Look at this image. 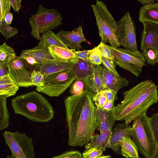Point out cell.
I'll return each instance as SVG.
<instances>
[{
    "mask_svg": "<svg viewBox=\"0 0 158 158\" xmlns=\"http://www.w3.org/2000/svg\"><path fill=\"white\" fill-rule=\"evenodd\" d=\"M93 94L89 88H86L81 93L72 95L64 100L69 146L85 145L97 128V107Z\"/></svg>",
    "mask_w": 158,
    "mask_h": 158,
    "instance_id": "cell-1",
    "label": "cell"
},
{
    "mask_svg": "<svg viewBox=\"0 0 158 158\" xmlns=\"http://www.w3.org/2000/svg\"><path fill=\"white\" fill-rule=\"evenodd\" d=\"M157 88L158 85L152 80H148L125 91L123 100L113 108L116 120L124 121L129 125L146 112L158 101Z\"/></svg>",
    "mask_w": 158,
    "mask_h": 158,
    "instance_id": "cell-2",
    "label": "cell"
},
{
    "mask_svg": "<svg viewBox=\"0 0 158 158\" xmlns=\"http://www.w3.org/2000/svg\"><path fill=\"white\" fill-rule=\"evenodd\" d=\"M11 106L15 113L35 122H47L54 115L53 107L48 100L35 90L14 98Z\"/></svg>",
    "mask_w": 158,
    "mask_h": 158,
    "instance_id": "cell-3",
    "label": "cell"
},
{
    "mask_svg": "<svg viewBox=\"0 0 158 158\" xmlns=\"http://www.w3.org/2000/svg\"><path fill=\"white\" fill-rule=\"evenodd\" d=\"M131 136L139 151L146 158H152L158 143L146 112L133 121Z\"/></svg>",
    "mask_w": 158,
    "mask_h": 158,
    "instance_id": "cell-4",
    "label": "cell"
},
{
    "mask_svg": "<svg viewBox=\"0 0 158 158\" xmlns=\"http://www.w3.org/2000/svg\"><path fill=\"white\" fill-rule=\"evenodd\" d=\"M95 16L101 41L109 43L114 48L120 45L116 39L115 32L116 22L103 2L97 1L91 5Z\"/></svg>",
    "mask_w": 158,
    "mask_h": 158,
    "instance_id": "cell-5",
    "label": "cell"
},
{
    "mask_svg": "<svg viewBox=\"0 0 158 158\" xmlns=\"http://www.w3.org/2000/svg\"><path fill=\"white\" fill-rule=\"evenodd\" d=\"M61 15L57 10L48 9L40 4L37 13L31 15L29 19L31 35L40 40L41 34H43L62 24Z\"/></svg>",
    "mask_w": 158,
    "mask_h": 158,
    "instance_id": "cell-6",
    "label": "cell"
},
{
    "mask_svg": "<svg viewBox=\"0 0 158 158\" xmlns=\"http://www.w3.org/2000/svg\"><path fill=\"white\" fill-rule=\"evenodd\" d=\"M73 68L44 76L43 85L36 90L50 97H57L69 88L76 79Z\"/></svg>",
    "mask_w": 158,
    "mask_h": 158,
    "instance_id": "cell-7",
    "label": "cell"
},
{
    "mask_svg": "<svg viewBox=\"0 0 158 158\" xmlns=\"http://www.w3.org/2000/svg\"><path fill=\"white\" fill-rule=\"evenodd\" d=\"M114 57L115 64L126 69L137 77L141 73L142 68L146 66V60L143 53L139 51L132 52L126 49L113 47L107 45Z\"/></svg>",
    "mask_w": 158,
    "mask_h": 158,
    "instance_id": "cell-8",
    "label": "cell"
},
{
    "mask_svg": "<svg viewBox=\"0 0 158 158\" xmlns=\"http://www.w3.org/2000/svg\"><path fill=\"white\" fill-rule=\"evenodd\" d=\"M5 141L9 147L13 158H35L32 139L25 133L18 131H5L3 133Z\"/></svg>",
    "mask_w": 158,
    "mask_h": 158,
    "instance_id": "cell-9",
    "label": "cell"
},
{
    "mask_svg": "<svg viewBox=\"0 0 158 158\" xmlns=\"http://www.w3.org/2000/svg\"><path fill=\"white\" fill-rule=\"evenodd\" d=\"M115 35L119 44L129 51H139L136 40L135 27L133 19L129 12L116 22Z\"/></svg>",
    "mask_w": 158,
    "mask_h": 158,
    "instance_id": "cell-10",
    "label": "cell"
},
{
    "mask_svg": "<svg viewBox=\"0 0 158 158\" xmlns=\"http://www.w3.org/2000/svg\"><path fill=\"white\" fill-rule=\"evenodd\" d=\"M9 73L14 82L19 87L34 86L31 75L34 70L19 57L15 56L8 64Z\"/></svg>",
    "mask_w": 158,
    "mask_h": 158,
    "instance_id": "cell-11",
    "label": "cell"
},
{
    "mask_svg": "<svg viewBox=\"0 0 158 158\" xmlns=\"http://www.w3.org/2000/svg\"><path fill=\"white\" fill-rule=\"evenodd\" d=\"M143 30L141 36L140 49L142 51L148 48L158 51V24L148 21H143Z\"/></svg>",
    "mask_w": 158,
    "mask_h": 158,
    "instance_id": "cell-12",
    "label": "cell"
},
{
    "mask_svg": "<svg viewBox=\"0 0 158 158\" xmlns=\"http://www.w3.org/2000/svg\"><path fill=\"white\" fill-rule=\"evenodd\" d=\"M94 65L89 61L77 58L73 70L76 79L83 81L86 87L91 90L93 85Z\"/></svg>",
    "mask_w": 158,
    "mask_h": 158,
    "instance_id": "cell-13",
    "label": "cell"
},
{
    "mask_svg": "<svg viewBox=\"0 0 158 158\" xmlns=\"http://www.w3.org/2000/svg\"><path fill=\"white\" fill-rule=\"evenodd\" d=\"M56 34L65 45L72 49L79 50L82 48L81 43H88L84 35L82 27L80 26L72 31H60Z\"/></svg>",
    "mask_w": 158,
    "mask_h": 158,
    "instance_id": "cell-14",
    "label": "cell"
},
{
    "mask_svg": "<svg viewBox=\"0 0 158 158\" xmlns=\"http://www.w3.org/2000/svg\"><path fill=\"white\" fill-rule=\"evenodd\" d=\"M131 127L125 123H118L112 130L111 136L106 148H111L114 152L121 155L120 141L123 137L131 138Z\"/></svg>",
    "mask_w": 158,
    "mask_h": 158,
    "instance_id": "cell-15",
    "label": "cell"
},
{
    "mask_svg": "<svg viewBox=\"0 0 158 158\" xmlns=\"http://www.w3.org/2000/svg\"><path fill=\"white\" fill-rule=\"evenodd\" d=\"M96 118L97 128L100 132L112 130L116 121L113 109L107 110L102 108H97Z\"/></svg>",
    "mask_w": 158,
    "mask_h": 158,
    "instance_id": "cell-16",
    "label": "cell"
},
{
    "mask_svg": "<svg viewBox=\"0 0 158 158\" xmlns=\"http://www.w3.org/2000/svg\"><path fill=\"white\" fill-rule=\"evenodd\" d=\"M48 50L55 61L74 64L77 60L74 53L75 50L69 48L52 45L48 48Z\"/></svg>",
    "mask_w": 158,
    "mask_h": 158,
    "instance_id": "cell-17",
    "label": "cell"
},
{
    "mask_svg": "<svg viewBox=\"0 0 158 158\" xmlns=\"http://www.w3.org/2000/svg\"><path fill=\"white\" fill-rule=\"evenodd\" d=\"M104 72L106 89L114 90L117 93L122 88L128 86L129 81L126 78L120 76H116L105 68Z\"/></svg>",
    "mask_w": 158,
    "mask_h": 158,
    "instance_id": "cell-18",
    "label": "cell"
},
{
    "mask_svg": "<svg viewBox=\"0 0 158 158\" xmlns=\"http://www.w3.org/2000/svg\"><path fill=\"white\" fill-rule=\"evenodd\" d=\"M112 130H107L100 132L99 134L93 135L90 141L85 145L86 149L95 147L106 150L110 139Z\"/></svg>",
    "mask_w": 158,
    "mask_h": 158,
    "instance_id": "cell-19",
    "label": "cell"
},
{
    "mask_svg": "<svg viewBox=\"0 0 158 158\" xmlns=\"http://www.w3.org/2000/svg\"><path fill=\"white\" fill-rule=\"evenodd\" d=\"M139 20L141 22L148 21L158 24V2L141 7L139 11Z\"/></svg>",
    "mask_w": 158,
    "mask_h": 158,
    "instance_id": "cell-20",
    "label": "cell"
},
{
    "mask_svg": "<svg viewBox=\"0 0 158 158\" xmlns=\"http://www.w3.org/2000/svg\"><path fill=\"white\" fill-rule=\"evenodd\" d=\"M73 63L55 61L41 64L38 71L44 76L72 69Z\"/></svg>",
    "mask_w": 158,
    "mask_h": 158,
    "instance_id": "cell-21",
    "label": "cell"
},
{
    "mask_svg": "<svg viewBox=\"0 0 158 158\" xmlns=\"http://www.w3.org/2000/svg\"><path fill=\"white\" fill-rule=\"evenodd\" d=\"M21 53L31 56L41 64L55 61L48 50L38 46L32 49L22 50Z\"/></svg>",
    "mask_w": 158,
    "mask_h": 158,
    "instance_id": "cell-22",
    "label": "cell"
},
{
    "mask_svg": "<svg viewBox=\"0 0 158 158\" xmlns=\"http://www.w3.org/2000/svg\"><path fill=\"white\" fill-rule=\"evenodd\" d=\"M19 87L14 82L9 74L0 77V96L7 98L14 96Z\"/></svg>",
    "mask_w": 158,
    "mask_h": 158,
    "instance_id": "cell-23",
    "label": "cell"
},
{
    "mask_svg": "<svg viewBox=\"0 0 158 158\" xmlns=\"http://www.w3.org/2000/svg\"><path fill=\"white\" fill-rule=\"evenodd\" d=\"M93 85L91 90L94 94L106 89L105 82L104 67L99 65H94Z\"/></svg>",
    "mask_w": 158,
    "mask_h": 158,
    "instance_id": "cell-24",
    "label": "cell"
},
{
    "mask_svg": "<svg viewBox=\"0 0 158 158\" xmlns=\"http://www.w3.org/2000/svg\"><path fill=\"white\" fill-rule=\"evenodd\" d=\"M52 45L68 48L63 43L56 34L50 30L41 36L38 46L48 50V48Z\"/></svg>",
    "mask_w": 158,
    "mask_h": 158,
    "instance_id": "cell-25",
    "label": "cell"
},
{
    "mask_svg": "<svg viewBox=\"0 0 158 158\" xmlns=\"http://www.w3.org/2000/svg\"><path fill=\"white\" fill-rule=\"evenodd\" d=\"M121 155L127 158H135L138 155V150L131 138L123 137L119 142Z\"/></svg>",
    "mask_w": 158,
    "mask_h": 158,
    "instance_id": "cell-26",
    "label": "cell"
},
{
    "mask_svg": "<svg viewBox=\"0 0 158 158\" xmlns=\"http://www.w3.org/2000/svg\"><path fill=\"white\" fill-rule=\"evenodd\" d=\"M7 97L0 96V130L6 128L9 124V116L7 106Z\"/></svg>",
    "mask_w": 158,
    "mask_h": 158,
    "instance_id": "cell-27",
    "label": "cell"
},
{
    "mask_svg": "<svg viewBox=\"0 0 158 158\" xmlns=\"http://www.w3.org/2000/svg\"><path fill=\"white\" fill-rule=\"evenodd\" d=\"M16 56L13 49L9 46L5 42L0 46V62L8 64L9 62Z\"/></svg>",
    "mask_w": 158,
    "mask_h": 158,
    "instance_id": "cell-28",
    "label": "cell"
},
{
    "mask_svg": "<svg viewBox=\"0 0 158 158\" xmlns=\"http://www.w3.org/2000/svg\"><path fill=\"white\" fill-rule=\"evenodd\" d=\"M147 63L154 65L158 63V51L151 48H148L143 51Z\"/></svg>",
    "mask_w": 158,
    "mask_h": 158,
    "instance_id": "cell-29",
    "label": "cell"
},
{
    "mask_svg": "<svg viewBox=\"0 0 158 158\" xmlns=\"http://www.w3.org/2000/svg\"><path fill=\"white\" fill-rule=\"evenodd\" d=\"M0 32L7 40L18 33V29L6 24L4 20L0 22Z\"/></svg>",
    "mask_w": 158,
    "mask_h": 158,
    "instance_id": "cell-30",
    "label": "cell"
},
{
    "mask_svg": "<svg viewBox=\"0 0 158 158\" xmlns=\"http://www.w3.org/2000/svg\"><path fill=\"white\" fill-rule=\"evenodd\" d=\"M92 99L97 108H102L107 101L106 89L95 94L93 93Z\"/></svg>",
    "mask_w": 158,
    "mask_h": 158,
    "instance_id": "cell-31",
    "label": "cell"
},
{
    "mask_svg": "<svg viewBox=\"0 0 158 158\" xmlns=\"http://www.w3.org/2000/svg\"><path fill=\"white\" fill-rule=\"evenodd\" d=\"M88 60L90 63L94 65L99 66L102 63L101 54L96 47L90 50Z\"/></svg>",
    "mask_w": 158,
    "mask_h": 158,
    "instance_id": "cell-32",
    "label": "cell"
},
{
    "mask_svg": "<svg viewBox=\"0 0 158 158\" xmlns=\"http://www.w3.org/2000/svg\"><path fill=\"white\" fill-rule=\"evenodd\" d=\"M69 92L70 94L73 95L79 94L85 89L86 86L84 82L81 80L76 79L72 83L70 87Z\"/></svg>",
    "mask_w": 158,
    "mask_h": 158,
    "instance_id": "cell-33",
    "label": "cell"
},
{
    "mask_svg": "<svg viewBox=\"0 0 158 158\" xmlns=\"http://www.w3.org/2000/svg\"><path fill=\"white\" fill-rule=\"evenodd\" d=\"M102 62L105 69L116 76H119L116 69L114 60L102 56Z\"/></svg>",
    "mask_w": 158,
    "mask_h": 158,
    "instance_id": "cell-34",
    "label": "cell"
},
{
    "mask_svg": "<svg viewBox=\"0 0 158 158\" xmlns=\"http://www.w3.org/2000/svg\"><path fill=\"white\" fill-rule=\"evenodd\" d=\"M19 57L28 65L34 70H38L42 64L33 57L27 54L21 53Z\"/></svg>",
    "mask_w": 158,
    "mask_h": 158,
    "instance_id": "cell-35",
    "label": "cell"
},
{
    "mask_svg": "<svg viewBox=\"0 0 158 158\" xmlns=\"http://www.w3.org/2000/svg\"><path fill=\"white\" fill-rule=\"evenodd\" d=\"M103 152L102 149L95 147L86 149L82 153V158H97L102 155Z\"/></svg>",
    "mask_w": 158,
    "mask_h": 158,
    "instance_id": "cell-36",
    "label": "cell"
},
{
    "mask_svg": "<svg viewBox=\"0 0 158 158\" xmlns=\"http://www.w3.org/2000/svg\"><path fill=\"white\" fill-rule=\"evenodd\" d=\"M44 76L39 71L34 70L31 75V80L34 86H41L43 85Z\"/></svg>",
    "mask_w": 158,
    "mask_h": 158,
    "instance_id": "cell-37",
    "label": "cell"
},
{
    "mask_svg": "<svg viewBox=\"0 0 158 158\" xmlns=\"http://www.w3.org/2000/svg\"><path fill=\"white\" fill-rule=\"evenodd\" d=\"M52 158H82V155L78 151H66L61 154L54 156Z\"/></svg>",
    "mask_w": 158,
    "mask_h": 158,
    "instance_id": "cell-38",
    "label": "cell"
},
{
    "mask_svg": "<svg viewBox=\"0 0 158 158\" xmlns=\"http://www.w3.org/2000/svg\"><path fill=\"white\" fill-rule=\"evenodd\" d=\"M96 47L101 53L102 56L106 58L114 60V56L105 43L101 41L100 44Z\"/></svg>",
    "mask_w": 158,
    "mask_h": 158,
    "instance_id": "cell-39",
    "label": "cell"
},
{
    "mask_svg": "<svg viewBox=\"0 0 158 158\" xmlns=\"http://www.w3.org/2000/svg\"><path fill=\"white\" fill-rule=\"evenodd\" d=\"M0 21L4 20L5 14L10 12V0H0Z\"/></svg>",
    "mask_w": 158,
    "mask_h": 158,
    "instance_id": "cell-40",
    "label": "cell"
},
{
    "mask_svg": "<svg viewBox=\"0 0 158 158\" xmlns=\"http://www.w3.org/2000/svg\"><path fill=\"white\" fill-rule=\"evenodd\" d=\"M150 118L154 135L158 143V112L153 114Z\"/></svg>",
    "mask_w": 158,
    "mask_h": 158,
    "instance_id": "cell-41",
    "label": "cell"
},
{
    "mask_svg": "<svg viewBox=\"0 0 158 158\" xmlns=\"http://www.w3.org/2000/svg\"><path fill=\"white\" fill-rule=\"evenodd\" d=\"M90 50H84L82 51H74V53L77 58L89 61L88 56Z\"/></svg>",
    "mask_w": 158,
    "mask_h": 158,
    "instance_id": "cell-42",
    "label": "cell"
},
{
    "mask_svg": "<svg viewBox=\"0 0 158 158\" xmlns=\"http://www.w3.org/2000/svg\"><path fill=\"white\" fill-rule=\"evenodd\" d=\"M9 74L8 63L0 62V77Z\"/></svg>",
    "mask_w": 158,
    "mask_h": 158,
    "instance_id": "cell-43",
    "label": "cell"
},
{
    "mask_svg": "<svg viewBox=\"0 0 158 158\" xmlns=\"http://www.w3.org/2000/svg\"><path fill=\"white\" fill-rule=\"evenodd\" d=\"M106 89L108 101L114 102L115 100L117 99L116 95L117 93L116 91L107 89Z\"/></svg>",
    "mask_w": 158,
    "mask_h": 158,
    "instance_id": "cell-44",
    "label": "cell"
},
{
    "mask_svg": "<svg viewBox=\"0 0 158 158\" xmlns=\"http://www.w3.org/2000/svg\"><path fill=\"white\" fill-rule=\"evenodd\" d=\"M10 3L11 6L16 12H19V11L21 8V0H10Z\"/></svg>",
    "mask_w": 158,
    "mask_h": 158,
    "instance_id": "cell-45",
    "label": "cell"
},
{
    "mask_svg": "<svg viewBox=\"0 0 158 158\" xmlns=\"http://www.w3.org/2000/svg\"><path fill=\"white\" fill-rule=\"evenodd\" d=\"M13 19V15L11 13L8 12L5 14L4 20L6 24L9 25L11 24Z\"/></svg>",
    "mask_w": 158,
    "mask_h": 158,
    "instance_id": "cell-46",
    "label": "cell"
},
{
    "mask_svg": "<svg viewBox=\"0 0 158 158\" xmlns=\"http://www.w3.org/2000/svg\"><path fill=\"white\" fill-rule=\"evenodd\" d=\"M114 102L107 101L102 108L107 110H110L113 109L114 106Z\"/></svg>",
    "mask_w": 158,
    "mask_h": 158,
    "instance_id": "cell-47",
    "label": "cell"
},
{
    "mask_svg": "<svg viewBox=\"0 0 158 158\" xmlns=\"http://www.w3.org/2000/svg\"><path fill=\"white\" fill-rule=\"evenodd\" d=\"M138 2L143 5V6H145L148 5L154 2V0H138Z\"/></svg>",
    "mask_w": 158,
    "mask_h": 158,
    "instance_id": "cell-48",
    "label": "cell"
},
{
    "mask_svg": "<svg viewBox=\"0 0 158 158\" xmlns=\"http://www.w3.org/2000/svg\"><path fill=\"white\" fill-rule=\"evenodd\" d=\"M152 158H158V146Z\"/></svg>",
    "mask_w": 158,
    "mask_h": 158,
    "instance_id": "cell-49",
    "label": "cell"
},
{
    "mask_svg": "<svg viewBox=\"0 0 158 158\" xmlns=\"http://www.w3.org/2000/svg\"><path fill=\"white\" fill-rule=\"evenodd\" d=\"M97 158H111V156L110 155H102Z\"/></svg>",
    "mask_w": 158,
    "mask_h": 158,
    "instance_id": "cell-50",
    "label": "cell"
},
{
    "mask_svg": "<svg viewBox=\"0 0 158 158\" xmlns=\"http://www.w3.org/2000/svg\"><path fill=\"white\" fill-rule=\"evenodd\" d=\"M140 158V157H139L138 156V157H136V158Z\"/></svg>",
    "mask_w": 158,
    "mask_h": 158,
    "instance_id": "cell-51",
    "label": "cell"
},
{
    "mask_svg": "<svg viewBox=\"0 0 158 158\" xmlns=\"http://www.w3.org/2000/svg\"><path fill=\"white\" fill-rule=\"evenodd\" d=\"M156 1L158 2V0H156Z\"/></svg>",
    "mask_w": 158,
    "mask_h": 158,
    "instance_id": "cell-52",
    "label": "cell"
}]
</instances>
